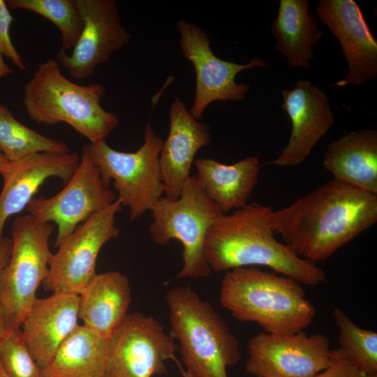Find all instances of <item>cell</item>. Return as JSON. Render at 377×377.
I'll use <instances>...</instances> for the list:
<instances>
[{
    "instance_id": "1",
    "label": "cell",
    "mask_w": 377,
    "mask_h": 377,
    "mask_svg": "<svg viewBox=\"0 0 377 377\" xmlns=\"http://www.w3.org/2000/svg\"><path fill=\"white\" fill-rule=\"evenodd\" d=\"M268 220L295 253L316 263L376 223L377 195L334 179Z\"/></svg>"
},
{
    "instance_id": "2",
    "label": "cell",
    "mask_w": 377,
    "mask_h": 377,
    "mask_svg": "<svg viewBox=\"0 0 377 377\" xmlns=\"http://www.w3.org/2000/svg\"><path fill=\"white\" fill-rule=\"evenodd\" d=\"M269 207L258 202L219 217L209 228L203 246L204 258L212 271L264 266L301 284L327 282L324 270L300 257L279 242L269 223Z\"/></svg>"
},
{
    "instance_id": "3",
    "label": "cell",
    "mask_w": 377,
    "mask_h": 377,
    "mask_svg": "<svg viewBox=\"0 0 377 377\" xmlns=\"http://www.w3.org/2000/svg\"><path fill=\"white\" fill-rule=\"evenodd\" d=\"M220 302L234 318L256 323L272 334L303 331L316 315L301 283L256 266L227 271L221 281Z\"/></svg>"
},
{
    "instance_id": "4",
    "label": "cell",
    "mask_w": 377,
    "mask_h": 377,
    "mask_svg": "<svg viewBox=\"0 0 377 377\" xmlns=\"http://www.w3.org/2000/svg\"><path fill=\"white\" fill-rule=\"evenodd\" d=\"M105 93L100 83L82 86L71 81L62 74L60 63L50 58L38 65L24 87L23 104L34 121L64 122L95 142L105 140L119 125L117 114L101 105Z\"/></svg>"
},
{
    "instance_id": "5",
    "label": "cell",
    "mask_w": 377,
    "mask_h": 377,
    "mask_svg": "<svg viewBox=\"0 0 377 377\" xmlns=\"http://www.w3.org/2000/svg\"><path fill=\"white\" fill-rule=\"evenodd\" d=\"M165 301L185 370L191 377H228L226 369L241 358L239 342L211 304L189 286L170 289Z\"/></svg>"
},
{
    "instance_id": "6",
    "label": "cell",
    "mask_w": 377,
    "mask_h": 377,
    "mask_svg": "<svg viewBox=\"0 0 377 377\" xmlns=\"http://www.w3.org/2000/svg\"><path fill=\"white\" fill-rule=\"evenodd\" d=\"M151 212L153 241L165 246L176 239L182 246L183 266L177 279L210 275L212 269L203 255L204 242L210 226L225 214L207 196L196 176L186 180L178 199L162 197Z\"/></svg>"
},
{
    "instance_id": "7",
    "label": "cell",
    "mask_w": 377,
    "mask_h": 377,
    "mask_svg": "<svg viewBox=\"0 0 377 377\" xmlns=\"http://www.w3.org/2000/svg\"><path fill=\"white\" fill-rule=\"evenodd\" d=\"M53 229L30 214L17 216L12 224L11 256L0 272V314L6 330L22 326L47 276Z\"/></svg>"
},
{
    "instance_id": "8",
    "label": "cell",
    "mask_w": 377,
    "mask_h": 377,
    "mask_svg": "<svg viewBox=\"0 0 377 377\" xmlns=\"http://www.w3.org/2000/svg\"><path fill=\"white\" fill-rule=\"evenodd\" d=\"M163 143L149 121L144 129L143 144L136 151L115 150L105 140L87 145L104 184L110 187V181L113 180L117 200L129 208L131 221L151 212L164 194L159 165Z\"/></svg>"
},
{
    "instance_id": "9",
    "label": "cell",
    "mask_w": 377,
    "mask_h": 377,
    "mask_svg": "<svg viewBox=\"0 0 377 377\" xmlns=\"http://www.w3.org/2000/svg\"><path fill=\"white\" fill-rule=\"evenodd\" d=\"M122 209L116 200L109 207L92 214L67 237L52 254L42 284L52 293L79 295L95 276L96 260L103 245L119 236L115 216Z\"/></svg>"
},
{
    "instance_id": "10",
    "label": "cell",
    "mask_w": 377,
    "mask_h": 377,
    "mask_svg": "<svg viewBox=\"0 0 377 377\" xmlns=\"http://www.w3.org/2000/svg\"><path fill=\"white\" fill-rule=\"evenodd\" d=\"M178 346L153 316L128 313L108 342L105 377H151L168 373L164 363L172 360Z\"/></svg>"
},
{
    "instance_id": "11",
    "label": "cell",
    "mask_w": 377,
    "mask_h": 377,
    "mask_svg": "<svg viewBox=\"0 0 377 377\" xmlns=\"http://www.w3.org/2000/svg\"><path fill=\"white\" fill-rule=\"evenodd\" d=\"M116 200L114 190L104 184L86 145L82 148L80 163L64 188L52 198L34 197L26 209L40 222L56 224L54 247L57 248L80 223Z\"/></svg>"
},
{
    "instance_id": "12",
    "label": "cell",
    "mask_w": 377,
    "mask_h": 377,
    "mask_svg": "<svg viewBox=\"0 0 377 377\" xmlns=\"http://www.w3.org/2000/svg\"><path fill=\"white\" fill-rule=\"evenodd\" d=\"M180 34L179 44L184 56L190 61L195 72V91L190 113L200 119L207 107L216 101H239L245 98L250 85L237 83L241 71L254 67H267L266 61L253 58L239 64L217 57L212 50L207 33L185 20L177 22Z\"/></svg>"
},
{
    "instance_id": "13",
    "label": "cell",
    "mask_w": 377,
    "mask_h": 377,
    "mask_svg": "<svg viewBox=\"0 0 377 377\" xmlns=\"http://www.w3.org/2000/svg\"><path fill=\"white\" fill-rule=\"evenodd\" d=\"M247 347L245 371L257 377H313L330 362V341L323 334L261 332Z\"/></svg>"
},
{
    "instance_id": "14",
    "label": "cell",
    "mask_w": 377,
    "mask_h": 377,
    "mask_svg": "<svg viewBox=\"0 0 377 377\" xmlns=\"http://www.w3.org/2000/svg\"><path fill=\"white\" fill-rule=\"evenodd\" d=\"M76 3L84 20V29L71 54L61 48L57 60L72 77L84 80L127 45L131 35L121 23L115 1L76 0Z\"/></svg>"
},
{
    "instance_id": "15",
    "label": "cell",
    "mask_w": 377,
    "mask_h": 377,
    "mask_svg": "<svg viewBox=\"0 0 377 377\" xmlns=\"http://www.w3.org/2000/svg\"><path fill=\"white\" fill-rule=\"evenodd\" d=\"M316 13L339 40L348 67V73L334 86H362L376 80L377 40L359 5L354 0H320Z\"/></svg>"
},
{
    "instance_id": "16",
    "label": "cell",
    "mask_w": 377,
    "mask_h": 377,
    "mask_svg": "<svg viewBox=\"0 0 377 377\" xmlns=\"http://www.w3.org/2000/svg\"><path fill=\"white\" fill-rule=\"evenodd\" d=\"M281 107L291 123L288 142L279 156L269 163L295 166L302 163L334 123L327 95L309 80H298L282 91Z\"/></svg>"
},
{
    "instance_id": "17",
    "label": "cell",
    "mask_w": 377,
    "mask_h": 377,
    "mask_svg": "<svg viewBox=\"0 0 377 377\" xmlns=\"http://www.w3.org/2000/svg\"><path fill=\"white\" fill-rule=\"evenodd\" d=\"M168 136L159 155L165 197L179 198L190 177V170L197 151L212 142L210 127L195 119L184 103L177 98L170 112Z\"/></svg>"
},
{
    "instance_id": "18",
    "label": "cell",
    "mask_w": 377,
    "mask_h": 377,
    "mask_svg": "<svg viewBox=\"0 0 377 377\" xmlns=\"http://www.w3.org/2000/svg\"><path fill=\"white\" fill-rule=\"evenodd\" d=\"M80 161L75 152H41L14 162L10 173L3 178L0 193V238L6 220L21 212L34 198L39 187L50 177H58L66 184Z\"/></svg>"
},
{
    "instance_id": "19",
    "label": "cell",
    "mask_w": 377,
    "mask_h": 377,
    "mask_svg": "<svg viewBox=\"0 0 377 377\" xmlns=\"http://www.w3.org/2000/svg\"><path fill=\"white\" fill-rule=\"evenodd\" d=\"M79 295L52 293L36 298L22 324L24 341L40 371L78 325Z\"/></svg>"
},
{
    "instance_id": "20",
    "label": "cell",
    "mask_w": 377,
    "mask_h": 377,
    "mask_svg": "<svg viewBox=\"0 0 377 377\" xmlns=\"http://www.w3.org/2000/svg\"><path fill=\"white\" fill-rule=\"evenodd\" d=\"M128 279L117 271L96 274L79 295L78 318L83 325L110 339L128 314Z\"/></svg>"
},
{
    "instance_id": "21",
    "label": "cell",
    "mask_w": 377,
    "mask_h": 377,
    "mask_svg": "<svg viewBox=\"0 0 377 377\" xmlns=\"http://www.w3.org/2000/svg\"><path fill=\"white\" fill-rule=\"evenodd\" d=\"M323 165L334 179L377 195V131H350L332 142Z\"/></svg>"
},
{
    "instance_id": "22",
    "label": "cell",
    "mask_w": 377,
    "mask_h": 377,
    "mask_svg": "<svg viewBox=\"0 0 377 377\" xmlns=\"http://www.w3.org/2000/svg\"><path fill=\"white\" fill-rule=\"evenodd\" d=\"M194 163L197 179L223 214L248 204L260 173L258 157L248 156L231 165L212 158H198Z\"/></svg>"
},
{
    "instance_id": "23",
    "label": "cell",
    "mask_w": 377,
    "mask_h": 377,
    "mask_svg": "<svg viewBox=\"0 0 377 377\" xmlns=\"http://www.w3.org/2000/svg\"><path fill=\"white\" fill-rule=\"evenodd\" d=\"M309 0H280L272 25L276 50L293 68L308 69L314 54L312 47L323 37L317 20L309 14Z\"/></svg>"
},
{
    "instance_id": "24",
    "label": "cell",
    "mask_w": 377,
    "mask_h": 377,
    "mask_svg": "<svg viewBox=\"0 0 377 377\" xmlns=\"http://www.w3.org/2000/svg\"><path fill=\"white\" fill-rule=\"evenodd\" d=\"M109 339L77 325L63 341L40 377H105Z\"/></svg>"
},
{
    "instance_id": "25",
    "label": "cell",
    "mask_w": 377,
    "mask_h": 377,
    "mask_svg": "<svg viewBox=\"0 0 377 377\" xmlns=\"http://www.w3.org/2000/svg\"><path fill=\"white\" fill-rule=\"evenodd\" d=\"M0 152L16 162L36 153H68L63 141L47 138L17 121L8 108L0 103Z\"/></svg>"
},
{
    "instance_id": "26",
    "label": "cell",
    "mask_w": 377,
    "mask_h": 377,
    "mask_svg": "<svg viewBox=\"0 0 377 377\" xmlns=\"http://www.w3.org/2000/svg\"><path fill=\"white\" fill-rule=\"evenodd\" d=\"M10 8L24 9L40 15L60 31L62 48L74 47L84 27L76 0H7Z\"/></svg>"
},
{
    "instance_id": "27",
    "label": "cell",
    "mask_w": 377,
    "mask_h": 377,
    "mask_svg": "<svg viewBox=\"0 0 377 377\" xmlns=\"http://www.w3.org/2000/svg\"><path fill=\"white\" fill-rule=\"evenodd\" d=\"M333 315L339 328L340 349L367 374L377 372V333L356 325L339 308Z\"/></svg>"
},
{
    "instance_id": "28",
    "label": "cell",
    "mask_w": 377,
    "mask_h": 377,
    "mask_svg": "<svg viewBox=\"0 0 377 377\" xmlns=\"http://www.w3.org/2000/svg\"><path fill=\"white\" fill-rule=\"evenodd\" d=\"M0 364L8 377H40L20 327L5 330L0 341Z\"/></svg>"
},
{
    "instance_id": "29",
    "label": "cell",
    "mask_w": 377,
    "mask_h": 377,
    "mask_svg": "<svg viewBox=\"0 0 377 377\" xmlns=\"http://www.w3.org/2000/svg\"><path fill=\"white\" fill-rule=\"evenodd\" d=\"M13 21V17L6 1L0 0V53L8 58L18 68L26 71V64L13 45L10 37V27Z\"/></svg>"
},
{
    "instance_id": "30",
    "label": "cell",
    "mask_w": 377,
    "mask_h": 377,
    "mask_svg": "<svg viewBox=\"0 0 377 377\" xmlns=\"http://www.w3.org/2000/svg\"><path fill=\"white\" fill-rule=\"evenodd\" d=\"M367 373L358 367L340 348L331 350L329 366L313 377H366Z\"/></svg>"
},
{
    "instance_id": "31",
    "label": "cell",
    "mask_w": 377,
    "mask_h": 377,
    "mask_svg": "<svg viewBox=\"0 0 377 377\" xmlns=\"http://www.w3.org/2000/svg\"><path fill=\"white\" fill-rule=\"evenodd\" d=\"M13 247L11 238L2 237L0 238V272L9 262Z\"/></svg>"
},
{
    "instance_id": "32",
    "label": "cell",
    "mask_w": 377,
    "mask_h": 377,
    "mask_svg": "<svg viewBox=\"0 0 377 377\" xmlns=\"http://www.w3.org/2000/svg\"><path fill=\"white\" fill-rule=\"evenodd\" d=\"M14 162L8 161L1 152H0V174L2 177L4 178L8 176L13 168Z\"/></svg>"
},
{
    "instance_id": "33",
    "label": "cell",
    "mask_w": 377,
    "mask_h": 377,
    "mask_svg": "<svg viewBox=\"0 0 377 377\" xmlns=\"http://www.w3.org/2000/svg\"><path fill=\"white\" fill-rule=\"evenodd\" d=\"M13 73V70L5 62L3 55L0 53V79Z\"/></svg>"
},
{
    "instance_id": "34",
    "label": "cell",
    "mask_w": 377,
    "mask_h": 377,
    "mask_svg": "<svg viewBox=\"0 0 377 377\" xmlns=\"http://www.w3.org/2000/svg\"><path fill=\"white\" fill-rule=\"evenodd\" d=\"M6 330V325H5V322L1 316V315L0 314V341L2 338V336L5 332V330Z\"/></svg>"
},
{
    "instance_id": "35",
    "label": "cell",
    "mask_w": 377,
    "mask_h": 377,
    "mask_svg": "<svg viewBox=\"0 0 377 377\" xmlns=\"http://www.w3.org/2000/svg\"><path fill=\"white\" fill-rule=\"evenodd\" d=\"M178 367L183 377H191V375L182 368V365L178 366Z\"/></svg>"
},
{
    "instance_id": "36",
    "label": "cell",
    "mask_w": 377,
    "mask_h": 377,
    "mask_svg": "<svg viewBox=\"0 0 377 377\" xmlns=\"http://www.w3.org/2000/svg\"><path fill=\"white\" fill-rule=\"evenodd\" d=\"M0 377H8L0 364Z\"/></svg>"
},
{
    "instance_id": "37",
    "label": "cell",
    "mask_w": 377,
    "mask_h": 377,
    "mask_svg": "<svg viewBox=\"0 0 377 377\" xmlns=\"http://www.w3.org/2000/svg\"><path fill=\"white\" fill-rule=\"evenodd\" d=\"M366 377H377V372L367 374Z\"/></svg>"
}]
</instances>
